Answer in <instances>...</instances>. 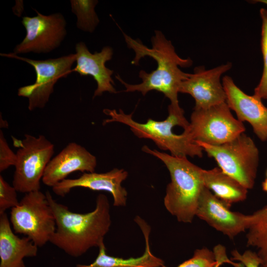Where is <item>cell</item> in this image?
I'll list each match as a JSON object with an SVG mask.
<instances>
[{
    "label": "cell",
    "mask_w": 267,
    "mask_h": 267,
    "mask_svg": "<svg viewBox=\"0 0 267 267\" xmlns=\"http://www.w3.org/2000/svg\"><path fill=\"white\" fill-rule=\"evenodd\" d=\"M16 154L8 145L3 132L0 131V172H2L9 167L15 166Z\"/></svg>",
    "instance_id": "d4e9b609"
},
{
    "label": "cell",
    "mask_w": 267,
    "mask_h": 267,
    "mask_svg": "<svg viewBox=\"0 0 267 267\" xmlns=\"http://www.w3.org/2000/svg\"><path fill=\"white\" fill-rule=\"evenodd\" d=\"M142 150L159 159L169 171L171 180L167 186L164 198L166 210L178 222H192L204 186L203 169L190 162L187 157L174 156L152 150L147 145H144Z\"/></svg>",
    "instance_id": "277c9868"
},
{
    "label": "cell",
    "mask_w": 267,
    "mask_h": 267,
    "mask_svg": "<svg viewBox=\"0 0 267 267\" xmlns=\"http://www.w3.org/2000/svg\"><path fill=\"white\" fill-rule=\"evenodd\" d=\"M219 168L247 189L253 188L259 163V151L253 140L242 133L230 141L213 145L195 141Z\"/></svg>",
    "instance_id": "5b68a950"
},
{
    "label": "cell",
    "mask_w": 267,
    "mask_h": 267,
    "mask_svg": "<svg viewBox=\"0 0 267 267\" xmlns=\"http://www.w3.org/2000/svg\"><path fill=\"white\" fill-rule=\"evenodd\" d=\"M134 221L139 227L145 239V250L141 256L124 259L108 255L104 243L98 247V254L92 263L77 264L76 267H159L164 265V261L151 252L149 243L150 225L138 216L134 218Z\"/></svg>",
    "instance_id": "ac0fdd59"
},
{
    "label": "cell",
    "mask_w": 267,
    "mask_h": 267,
    "mask_svg": "<svg viewBox=\"0 0 267 267\" xmlns=\"http://www.w3.org/2000/svg\"><path fill=\"white\" fill-rule=\"evenodd\" d=\"M154 33L151 38V48L123 33L128 47L135 53L132 64L137 65L141 58L149 56L157 63L155 70L150 73L141 70L139 77L142 82L138 84H128L118 75L115 77L125 87V92L138 91L145 95L151 90H156L163 93L170 99L171 104H179L178 93L180 85L189 75L181 71L179 67H188L192 65L193 61L190 58L179 56L171 42L166 39L161 31L155 30Z\"/></svg>",
    "instance_id": "6da1fadb"
},
{
    "label": "cell",
    "mask_w": 267,
    "mask_h": 267,
    "mask_svg": "<svg viewBox=\"0 0 267 267\" xmlns=\"http://www.w3.org/2000/svg\"><path fill=\"white\" fill-rule=\"evenodd\" d=\"M96 165L95 156L82 145L70 142L51 159L42 180L45 185L52 187L75 172H94Z\"/></svg>",
    "instance_id": "9a60e30c"
},
{
    "label": "cell",
    "mask_w": 267,
    "mask_h": 267,
    "mask_svg": "<svg viewBox=\"0 0 267 267\" xmlns=\"http://www.w3.org/2000/svg\"><path fill=\"white\" fill-rule=\"evenodd\" d=\"M189 131L195 141L218 145L234 139L245 131L235 118L226 102L206 109L194 110Z\"/></svg>",
    "instance_id": "9c48e42d"
},
{
    "label": "cell",
    "mask_w": 267,
    "mask_h": 267,
    "mask_svg": "<svg viewBox=\"0 0 267 267\" xmlns=\"http://www.w3.org/2000/svg\"><path fill=\"white\" fill-rule=\"evenodd\" d=\"M17 150L12 185L19 192L40 190L46 167L52 159L54 145L44 135L25 134Z\"/></svg>",
    "instance_id": "52a82bcc"
},
{
    "label": "cell",
    "mask_w": 267,
    "mask_h": 267,
    "mask_svg": "<svg viewBox=\"0 0 267 267\" xmlns=\"http://www.w3.org/2000/svg\"><path fill=\"white\" fill-rule=\"evenodd\" d=\"M253 2H260L267 5V0H252Z\"/></svg>",
    "instance_id": "f546056e"
},
{
    "label": "cell",
    "mask_w": 267,
    "mask_h": 267,
    "mask_svg": "<svg viewBox=\"0 0 267 267\" xmlns=\"http://www.w3.org/2000/svg\"><path fill=\"white\" fill-rule=\"evenodd\" d=\"M72 11L77 17V27L83 31L92 33L99 20L94 8L96 0H71Z\"/></svg>",
    "instance_id": "44dd1931"
},
{
    "label": "cell",
    "mask_w": 267,
    "mask_h": 267,
    "mask_svg": "<svg viewBox=\"0 0 267 267\" xmlns=\"http://www.w3.org/2000/svg\"><path fill=\"white\" fill-rule=\"evenodd\" d=\"M103 113L110 118L104 120L103 125L119 122L128 126L138 138L150 139L162 150H168L178 157L203 156V149L193 140L189 131V122L184 116L179 104L170 103L168 116L163 121L148 119L145 123L133 119V113L126 114L122 109H104Z\"/></svg>",
    "instance_id": "3957f363"
},
{
    "label": "cell",
    "mask_w": 267,
    "mask_h": 267,
    "mask_svg": "<svg viewBox=\"0 0 267 267\" xmlns=\"http://www.w3.org/2000/svg\"><path fill=\"white\" fill-rule=\"evenodd\" d=\"M2 56L15 58L25 62L34 68L36 79L33 84L22 87L18 89V95L28 99V109L33 111L43 108L54 91L58 80L66 78L72 72V67L76 62V53L46 60H34L15 54L0 53Z\"/></svg>",
    "instance_id": "ba28073f"
},
{
    "label": "cell",
    "mask_w": 267,
    "mask_h": 267,
    "mask_svg": "<svg viewBox=\"0 0 267 267\" xmlns=\"http://www.w3.org/2000/svg\"><path fill=\"white\" fill-rule=\"evenodd\" d=\"M202 177L204 186L229 208L247 197L248 189L220 168L203 169Z\"/></svg>",
    "instance_id": "d6986e66"
},
{
    "label": "cell",
    "mask_w": 267,
    "mask_h": 267,
    "mask_svg": "<svg viewBox=\"0 0 267 267\" xmlns=\"http://www.w3.org/2000/svg\"><path fill=\"white\" fill-rule=\"evenodd\" d=\"M8 124L6 121H4L0 116V127L1 128H7Z\"/></svg>",
    "instance_id": "f1b7e54d"
},
{
    "label": "cell",
    "mask_w": 267,
    "mask_h": 267,
    "mask_svg": "<svg viewBox=\"0 0 267 267\" xmlns=\"http://www.w3.org/2000/svg\"><path fill=\"white\" fill-rule=\"evenodd\" d=\"M17 191L13 185H10L0 176V215L19 204Z\"/></svg>",
    "instance_id": "cb8c5ba5"
},
{
    "label": "cell",
    "mask_w": 267,
    "mask_h": 267,
    "mask_svg": "<svg viewBox=\"0 0 267 267\" xmlns=\"http://www.w3.org/2000/svg\"><path fill=\"white\" fill-rule=\"evenodd\" d=\"M56 221V229L49 242L68 255L77 258L104 243L111 224L110 205L107 196L97 195L94 209L87 213L71 211L45 193Z\"/></svg>",
    "instance_id": "7a4b0ae2"
},
{
    "label": "cell",
    "mask_w": 267,
    "mask_h": 267,
    "mask_svg": "<svg viewBox=\"0 0 267 267\" xmlns=\"http://www.w3.org/2000/svg\"><path fill=\"white\" fill-rule=\"evenodd\" d=\"M196 216L231 239L247 230L252 219L251 214L231 211L205 186L199 196Z\"/></svg>",
    "instance_id": "7c38bea8"
},
{
    "label": "cell",
    "mask_w": 267,
    "mask_h": 267,
    "mask_svg": "<svg viewBox=\"0 0 267 267\" xmlns=\"http://www.w3.org/2000/svg\"><path fill=\"white\" fill-rule=\"evenodd\" d=\"M217 263L214 267H220L223 263H228L234 267H244L241 263H235L229 260L226 255L225 248L222 245H216L213 251Z\"/></svg>",
    "instance_id": "4316f807"
},
{
    "label": "cell",
    "mask_w": 267,
    "mask_h": 267,
    "mask_svg": "<svg viewBox=\"0 0 267 267\" xmlns=\"http://www.w3.org/2000/svg\"><path fill=\"white\" fill-rule=\"evenodd\" d=\"M5 213L0 215V267H26L23 259L37 255L38 247L28 237L20 238Z\"/></svg>",
    "instance_id": "e0dca14e"
},
{
    "label": "cell",
    "mask_w": 267,
    "mask_h": 267,
    "mask_svg": "<svg viewBox=\"0 0 267 267\" xmlns=\"http://www.w3.org/2000/svg\"><path fill=\"white\" fill-rule=\"evenodd\" d=\"M76 66L72 72L80 76H91L97 84L93 98L100 96L104 92L116 93L114 82L112 78L113 71L106 67L105 63L110 60L113 54V49L105 46L100 52L91 53L83 42L78 43L75 46Z\"/></svg>",
    "instance_id": "2e32d148"
},
{
    "label": "cell",
    "mask_w": 267,
    "mask_h": 267,
    "mask_svg": "<svg viewBox=\"0 0 267 267\" xmlns=\"http://www.w3.org/2000/svg\"><path fill=\"white\" fill-rule=\"evenodd\" d=\"M217 263L213 252L205 247L195 250L191 258L177 267H214ZM159 267H167L164 265Z\"/></svg>",
    "instance_id": "603a6c76"
},
{
    "label": "cell",
    "mask_w": 267,
    "mask_h": 267,
    "mask_svg": "<svg viewBox=\"0 0 267 267\" xmlns=\"http://www.w3.org/2000/svg\"><path fill=\"white\" fill-rule=\"evenodd\" d=\"M262 187L263 190L267 192V178H266L265 180L263 181L262 184Z\"/></svg>",
    "instance_id": "83f0119b"
},
{
    "label": "cell",
    "mask_w": 267,
    "mask_h": 267,
    "mask_svg": "<svg viewBox=\"0 0 267 267\" xmlns=\"http://www.w3.org/2000/svg\"><path fill=\"white\" fill-rule=\"evenodd\" d=\"M128 176L127 171L118 168L106 173H85L77 178L62 180L52 187V189L56 195L61 197H64L76 187L105 191L112 195L114 206L125 207L127 205L128 192L122 183Z\"/></svg>",
    "instance_id": "4fadbf2b"
},
{
    "label": "cell",
    "mask_w": 267,
    "mask_h": 267,
    "mask_svg": "<svg viewBox=\"0 0 267 267\" xmlns=\"http://www.w3.org/2000/svg\"><path fill=\"white\" fill-rule=\"evenodd\" d=\"M251 215L246 235L247 246L257 249L261 261L260 267H267V205Z\"/></svg>",
    "instance_id": "ffe728a7"
},
{
    "label": "cell",
    "mask_w": 267,
    "mask_h": 267,
    "mask_svg": "<svg viewBox=\"0 0 267 267\" xmlns=\"http://www.w3.org/2000/svg\"><path fill=\"white\" fill-rule=\"evenodd\" d=\"M24 16L21 23L26 31L23 41L16 45L13 53H47L58 47L67 34L66 21L60 13Z\"/></svg>",
    "instance_id": "30bf717a"
},
{
    "label": "cell",
    "mask_w": 267,
    "mask_h": 267,
    "mask_svg": "<svg viewBox=\"0 0 267 267\" xmlns=\"http://www.w3.org/2000/svg\"><path fill=\"white\" fill-rule=\"evenodd\" d=\"M260 13L262 22L261 48L264 67L260 82L255 88L254 95L261 99H267V9L262 8Z\"/></svg>",
    "instance_id": "7402d4cb"
},
{
    "label": "cell",
    "mask_w": 267,
    "mask_h": 267,
    "mask_svg": "<svg viewBox=\"0 0 267 267\" xmlns=\"http://www.w3.org/2000/svg\"><path fill=\"white\" fill-rule=\"evenodd\" d=\"M266 177H267V171H266Z\"/></svg>",
    "instance_id": "4dcf8cb0"
},
{
    "label": "cell",
    "mask_w": 267,
    "mask_h": 267,
    "mask_svg": "<svg viewBox=\"0 0 267 267\" xmlns=\"http://www.w3.org/2000/svg\"><path fill=\"white\" fill-rule=\"evenodd\" d=\"M9 221L15 233L28 237L38 247L49 242L56 227L46 195L40 190L25 193L11 209Z\"/></svg>",
    "instance_id": "8992f818"
},
{
    "label": "cell",
    "mask_w": 267,
    "mask_h": 267,
    "mask_svg": "<svg viewBox=\"0 0 267 267\" xmlns=\"http://www.w3.org/2000/svg\"><path fill=\"white\" fill-rule=\"evenodd\" d=\"M222 83L226 95V102L230 110L235 112L237 119L249 123L259 139L266 141L267 107L262 99L243 92L229 76L222 78Z\"/></svg>",
    "instance_id": "5bb4252c"
},
{
    "label": "cell",
    "mask_w": 267,
    "mask_h": 267,
    "mask_svg": "<svg viewBox=\"0 0 267 267\" xmlns=\"http://www.w3.org/2000/svg\"><path fill=\"white\" fill-rule=\"evenodd\" d=\"M231 261H239L244 267H260L261 261L257 253L250 250L240 254L237 250L231 251Z\"/></svg>",
    "instance_id": "484cf974"
},
{
    "label": "cell",
    "mask_w": 267,
    "mask_h": 267,
    "mask_svg": "<svg viewBox=\"0 0 267 267\" xmlns=\"http://www.w3.org/2000/svg\"><path fill=\"white\" fill-rule=\"evenodd\" d=\"M232 66L228 62L208 70L204 66L196 67L194 73L182 82L179 92L189 94L194 99V110L206 109L226 102V95L221 78Z\"/></svg>",
    "instance_id": "8fae6325"
}]
</instances>
